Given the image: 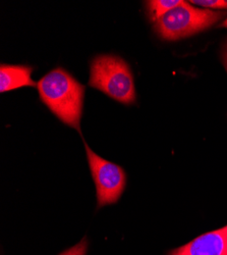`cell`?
Segmentation results:
<instances>
[{"label": "cell", "mask_w": 227, "mask_h": 255, "mask_svg": "<svg viewBox=\"0 0 227 255\" xmlns=\"http://www.w3.org/2000/svg\"><path fill=\"white\" fill-rule=\"evenodd\" d=\"M40 99L64 124L80 134L85 87L69 72L57 68L37 83Z\"/></svg>", "instance_id": "obj_1"}, {"label": "cell", "mask_w": 227, "mask_h": 255, "mask_svg": "<svg viewBox=\"0 0 227 255\" xmlns=\"http://www.w3.org/2000/svg\"><path fill=\"white\" fill-rule=\"evenodd\" d=\"M89 86L122 104H133L137 99L131 68L116 55L102 54L92 60Z\"/></svg>", "instance_id": "obj_2"}, {"label": "cell", "mask_w": 227, "mask_h": 255, "mask_svg": "<svg viewBox=\"0 0 227 255\" xmlns=\"http://www.w3.org/2000/svg\"><path fill=\"white\" fill-rule=\"evenodd\" d=\"M225 15L223 11L198 8L190 2L181 4L154 23V30L165 40H179L212 27Z\"/></svg>", "instance_id": "obj_3"}, {"label": "cell", "mask_w": 227, "mask_h": 255, "mask_svg": "<svg viewBox=\"0 0 227 255\" xmlns=\"http://www.w3.org/2000/svg\"><path fill=\"white\" fill-rule=\"evenodd\" d=\"M85 149L96 186L98 208L117 202L127 185L126 172L121 166L96 154L87 143Z\"/></svg>", "instance_id": "obj_4"}, {"label": "cell", "mask_w": 227, "mask_h": 255, "mask_svg": "<svg viewBox=\"0 0 227 255\" xmlns=\"http://www.w3.org/2000/svg\"><path fill=\"white\" fill-rule=\"evenodd\" d=\"M168 255H227V225L203 234Z\"/></svg>", "instance_id": "obj_5"}, {"label": "cell", "mask_w": 227, "mask_h": 255, "mask_svg": "<svg viewBox=\"0 0 227 255\" xmlns=\"http://www.w3.org/2000/svg\"><path fill=\"white\" fill-rule=\"evenodd\" d=\"M33 68L28 66H11L2 63L0 67V92L4 93L22 87H35L32 80Z\"/></svg>", "instance_id": "obj_6"}, {"label": "cell", "mask_w": 227, "mask_h": 255, "mask_svg": "<svg viewBox=\"0 0 227 255\" xmlns=\"http://www.w3.org/2000/svg\"><path fill=\"white\" fill-rule=\"evenodd\" d=\"M181 3V0H151V1L146 2V6L150 19L155 23L164 14H166Z\"/></svg>", "instance_id": "obj_7"}, {"label": "cell", "mask_w": 227, "mask_h": 255, "mask_svg": "<svg viewBox=\"0 0 227 255\" xmlns=\"http://www.w3.org/2000/svg\"><path fill=\"white\" fill-rule=\"evenodd\" d=\"M193 5H199L207 9H227V0H193Z\"/></svg>", "instance_id": "obj_8"}, {"label": "cell", "mask_w": 227, "mask_h": 255, "mask_svg": "<svg viewBox=\"0 0 227 255\" xmlns=\"http://www.w3.org/2000/svg\"><path fill=\"white\" fill-rule=\"evenodd\" d=\"M87 249H88V240L85 237L82 238V240L79 243L68 249L67 251L60 253L59 255H86Z\"/></svg>", "instance_id": "obj_9"}, {"label": "cell", "mask_w": 227, "mask_h": 255, "mask_svg": "<svg viewBox=\"0 0 227 255\" xmlns=\"http://www.w3.org/2000/svg\"><path fill=\"white\" fill-rule=\"evenodd\" d=\"M222 61H223V65L225 67V70L227 72V41H226L223 51H222Z\"/></svg>", "instance_id": "obj_10"}, {"label": "cell", "mask_w": 227, "mask_h": 255, "mask_svg": "<svg viewBox=\"0 0 227 255\" xmlns=\"http://www.w3.org/2000/svg\"><path fill=\"white\" fill-rule=\"evenodd\" d=\"M222 27H226L227 28V18L224 20L223 24H222Z\"/></svg>", "instance_id": "obj_11"}]
</instances>
